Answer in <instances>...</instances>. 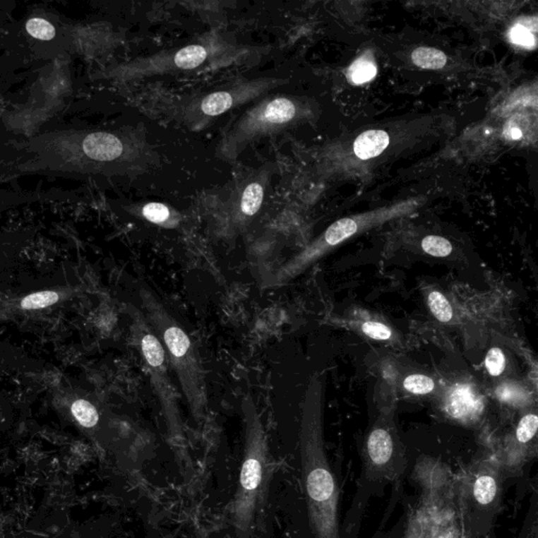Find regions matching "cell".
I'll list each match as a JSON object with an SVG mask.
<instances>
[{"instance_id": "6da1fadb", "label": "cell", "mask_w": 538, "mask_h": 538, "mask_svg": "<svg viewBox=\"0 0 538 538\" xmlns=\"http://www.w3.org/2000/svg\"><path fill=\"white\" fill-rule=\"evenodd\" d=\"M301 458L309 520L316 538H339L337 490L323 441V381H309L301 422Z\"/></svg>"}, {"instance_id": "7a4b0ae2", "label": "cell", "mask_w": 538, "mask_h": 538, "mask_svg": "<svg viewBox=\"0 0 538 538\" xmlns=\"http://www.w3.org/2000/svg\"><path fill=\"white\" fill-rule=\"evenodd\" d=\"M144 316L160 340L175 372L191 415L200 419L208 409L205 370L191 335L148 286L139 289Z\"/></svg>"}, {"instance_id": "3957f363", "label": "cell", "mask_w": 538, "mask_h": 538, "mask_svg": "<svg viewBox=\"0 0 538 538\" xmlns=\"http://www.w3.org/2000/svg\"><path fill=\"white\" fill-rule=\"evenodd\" d=\"M255 52V47L232 44L219 34H206L197 44L135 58L117 68V76L124 81H138L179 72H208L245 64Z\"/></svg>"}, {"instance_id": "277c9868", "label": "cell", "mask_w": 538, "mask_h": 538, "mask_svg": "<svg viewBox=\"0 0 538 538\" xmlns=\"http://www.w3.org/2000/svg\"><path fill=\"white\" fill-rule=\"evenodd\" d=\"M283 83L275 77L240 79L210 92L160 99L159 109L167 119L199 132L227 112L262 98Z\"/></svg>"}, {"instance_id": "5b68a950", "label": "cell", "mask_w": 538, "mask_h": 538, "mask_svg": "<svg viewBox=\"0 0 538 538\" xmlns=\"http://www.w3.org/2000/svg\"><path fill=\"white\" fill-rule=\"evenodd\" d=\"M424 202L425 198H411L393 205L335 221L300 253L280 266L273 275L271 285L279 287L289 283L346 241L393 219L410 215L421 208Z\"/></svg>"}, {"instance_id": "8992f818", "label": "cell", "mask_w": 538, "mask_h": 538, "mask_svg": "<svg viewBox=\"0 0 538 538\" xmlns=\"http://www.w3.org/2000/svg\"><path fill=\"white\" fill-rule=\"evenodd\" d=\"M303 114L304 109L294 97H265L239 116L225 131L217 144L215 156L223 162L234 163L247 146L289 128Z\"/></svg>"}, {"instance_id": "52a82bcc", "label": "cell", "mask_w": 538, "mask_h": 538, "mask_svg": "<svg viewBox=\"0 0 538 538\" xmlns=\"http://www.w3.org/2000/svg\"><path fill=\"white\" fill-rule=\"evenodd\" d=\"M245 425V449L238 492L234 501L237 528L246 532L251 528L258 497L266 470L268 440L257 406L249 395L241 405Z\"/></svg>"}, {"instance_id": "ba28073f", "label": "cell", "mask_w": 538, "mask_h": 538, "mask_svg": "<svg viewBox=\"0 0 538 538\" xmlns=\"http://www.w3.org/2000/svg\"><path fill=\"white\" fill-rule=\"evenodd\" d=\"M275 169L273 163L262 165L208 196V210L219 230L232 234L249 225L261 210Z\"/></svg>"}, {"instance_id": "9c48e42d", "label": "cell", "mask_w": 538, "mask_h": 538, "mask_svg": "<svg viewBox=\"0 0 538 538\" xmlns=\"http://www.w3.org/2000/svg\"><path fill=\"white\" fill-rule=\"evenodd\" d=\"M132 339L139 350L150 376V384L162 408L169 434L180 436L181 417L178 395L169 372V359L160 340L153 330L143 313L132 309Z\"/></svg>"}, {"instance_id": "30bf717a", "label": "cell", "mask_w": 538, "mask_h": 538, "mask_svg": "<svg viewBox=\"0 0 538 538\" xmlns=\"http://www.w3.org/2000/svg\"><path fill=\"white\" fill-rule=\"evenodd\" d=\"M445 408L454 419L472 421L483 412V397L470 384H456L447 395Z\"/></svg>"}, {"instance_id": "8fae6325", "label": "cell", "mask_w": 538, "mask_h": 538, "mask_svg": "<svg viewBox=\"0 0 538 538\" xmlns=\"http://www.w3.org/2000/svg\"><path fill=\"white\" fill-rule=\"evenodd\" d=\"M64 404L68 414L85 429H95L100 423V411L89 397L71 393L64 397Z\"/></svg>"}, {"instance_id": "7c38bea8", "label": "cell", "mask_w": 538, "mask_h": 538, "mask_svg": "<svg viewBox=\"0 0 538 538\" xmlns=\"http://www.w3.org/2000/svg\"><path fill=\"white\" fill-rule=\"evenodd\" d=\"M68 296V290L66 289H47L31 292L13 302L11 304V311L15 313V311H35L49 309Z\"/></svg>"}, {"instance_id": "4fadbf2b", "label": "cell", "mask_w": 538, "mask_h": 538, "mask_svg": "<svg viewBox=\"0 0 538 538\" xmlns=\"http://www.w3.org/2000/svg\"><path fill=\"white\" fill-rule=\"evenodd\" d=\"M135 215L144 220L165 228H176L181 223V215L160 202H148L135 208Z\"/></svg>"}, {"instance_id": "5bb4252c", "label": "cell", "mask_w": 538, "mask_h": 538, "mask_svg": "<svg viewBox=\"0 0 538 538\" xmlns=\"http://www.w3.org/2000/svg\"><path fill=\"white\" fill-rule=\"evenodd\" d=\"M368 455L376 466H384L393 455L395 444L390 432L383 427H376L368 436Z\"/></svg>"}, {"instance_id": "9a60e30c", "label": "cell", "mask_w": 538, "mask_h": 538, "mask_svg": "<svg viewBox=\"0 0 538 538\" xmlns=\"http://www.w3.org/2000/svg\"><path fill=\"white\" fill-rule=\"evenodd\" d=\"M389 145V135L385 131L371 130L361 133L354 144V155L361 160L376 158Z\"/></svg>"}, {"instance_id": "2e32d148", "label": "cell", "mask_w": 538, "mask_h": 538, "mask_svg": "<svg viewBox=\"0 0 538 538\" xmlns=\"http://www.w3.org/2000/svg\"><path fill=\"white\" fill-rule=\"evenodd\" d=\"M378 73L376 61L371 53L364 54L350 66L347 72L348 80L354 85H363L369 83Z\"/></svg>"}, {"instance_id": "e0dca14e", "label": "cell", "mask_w": 538, "mask_h": 538, "mask_svg": "<svg viewBox=\"0 0 538 538\" xmlns=\"http://www.w3.org/2000/svg\"><path fill=\"white\" fill-rule=\"evenodd\" d=\"M415 66L425 70H441L447 64V56L441 49L434 47H417L411 54Z\"/></svg>"}, {"instance_id": "ac0fdd59", "label": "cell", "mask_w": 538, "mask_h": 538, "mask_svg": "<svg viewBox=\"0 0 538 538\" xmlns=\"http://www.w3.org/2000/svg\"><path fill=\"white\" fill-rule=\"evenodd\" d=\"M427 301L430 311L436 320L442 323L451 322L453 318V309L446 296L438 290H432L428 294Z\"/></svg>"}, {"instance_id": "d6986e66", "label": "cell", "mask_w": 538, "mask_h": 538, "mask_svg": "<svg viewBox=\"0 0 538 538\" xmlns=\"http://www.w3.org/2000/svg\"><path fill=\"white\" fill-rule=\"evenodd\" d=\"M422 249L427 255L436 258L448 257L453 251L451 243L440 236H427L422 241Z\"/></svg>"}, {"instance_id": "ffe728a7", "label": "cell", "mask_w": 538, "mask_h": 538, "mask_svg": "<svg viewBox=\"0 0 538 538\" xmlns=\"http://www.w3.org/2000/svg\"><path fill=\"white\" fill-rule=\"evenodd\" d=\"M497 487L494 477L483 475L475 482L473 494L475 499L482 505H489L496 495Z\"/></svg>"}, {"instance_id": "44dd1931", "label": "cell", "mask_w": 538, "mask_h": 538, "mask_svg": "<svg viewBox=\"0 0 538 538\" xmlns=\"http://www.w3.org/2000/svg\"><path fill=\"white\" fill-rule=\"evenodd\" d=\"M404 388L412 395H428L436 388V383L425 374H410L405 378Z\"/></svg>"}, {"instance_id": "7402d4cb", "label": "cell", "mask_w": 538, "mask_h": 538, "mask_svg": "<svg viewBox=\"0 0 538 538\" xmlns=\"http://www.w3.org/2000/svg\"><path fill=\"white\" fill-rule=\"evenodd\" d=\"M496 397L501 402L509 404H522L528 401V393L518 385L506 383L496 389Z\"/></svg>"}, {"instance_id": "603a6c76", "label": "cell", "mask_w": 538, "mask_h": 538, "mask_svg": "<svg viewBox=\"0 0 538 538\" xmlns=\"http://www.w3.org/2000/svg\"><path fill=\"white\" fill-rule=\"evenodd\" d=\"M361 329L364 335L376 341H389L393 337V331L390 327L376 321L361 323Z\"/></svg>"}, {"instance_id": "cb8c5ba5", "label": "cell", "mask_w": 538, "mask_h": 538, "mask_svg": "<svg viewBox=\"0 0 538 538\" xmlns=\"http://www.w3.org/2000/svg\"><path fill=\"white\" fill-rule=\"evenodd\" d=\"M27 31L30 35L40 40H51L55 37L53 25L42 18H32L27 23Z\"/></svg>"}, {"instance_id": "d4e9b609", "label": "cell", "mask_w": 538, "mask_h": 538, "mask_svg": "<svg viewBox=\"0 0 538 538\" xmlns=\"http://www.w3.org/2000/svg\"><path fill=\"white\" fill-rule=\"evenodd\" d=\"M538 428L537 414H527L520 419L516 429V438L518 442L528 443L534 438Z\"/></svg>"}, {"instance_id": "484cf974", "label": "cell", "mask_w": 538, "mask_h": 538, "mask_svg": "<svg viewBox=\"0 0 538 538\" xmlns=\"http://www.w3.org/2000/svg\"><path fill=\"white\" fill-rule=\"evenodd\" d=\"M486 369L492 376H498L506 368V357L503 350L494 347L488 352L485 359Z\"/></svg>"}, {"instance_id": "4316f807", "label": "cell", "mask_w": 538, "mask_h": 538, "mask_svg": "<svg viewBox=\"0 0 538 538\" xmlns=\"http://www.w3.org/2000/svg\"><path fill=\"white\" fill-rule=\"evenodd\" d=\"M510 40L513 44L525 47H533L535 45V36L524 25H515L509 32Z\"/></svg>"}, {"instance_id": "83f0119b", "label": "cell", "mask_w": 538, "mask_h": 538, "mask_svg": "<svg viewBox=\"0 0 538 538\" xmlns=\"http://www.w3.org/2000/svg\"><path fill=\"white\" fill-rule=\"evenodd\" d=\"M508 135H509V137L511 138V139L513 140H518L520 137H522V131L520 130L518 128H510L509 133H508Z\"/></svg>"}, {"instance_id": "f1b7e54d", "label": "cell", "mask_w": 538, "mask_h": 538, "mask_svg": "<svg viewBox=\"0 0 538 538\" xmlns=\"http://www.w3.org/2000/svg\"><path fill=\"white\" fill-rule=\"evenodd\" d=\"M2 415H4V412H2V407L1 405H0V419H1Z\"/></svg>"}]
</instances>
